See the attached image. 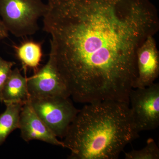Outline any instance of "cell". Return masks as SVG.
I'll return each mask as SVG.
<instances>
[{"mask_svg": "<svg viewBox=\"0 0 159 159\" xmlns=\"http://www.w3.org/2000/svg\"><path fill=\"white\" fill-rule=\"evenodd\" d=\"M43 30L70 97L129 102L137 51L159 30L149 0H48Z\"/></svg>", "mask_w": 159, "mask_h": 159, "instance_id": "cell-1", "label": "cell"}, {"mask_svg": "<svg viewBox=\"0 0 159 159\" xmlns=\"http://www.w3.org/2000/svg\"><path fill=\"white\" fill-rule=\"evenodd\" d=\"M139 133L129 102L104 100L80 110L62 142L71 151L69 159H116Z\"/></svg>", "mask_w": 159, "mask_h": 159, "instance_id": "cell-2", "label": "cell"}, {"mask_svg": "<svg viewBox=\"0 0 159 159\" xmlns=\"http://www.w3.org/2000/svg\"><path fill=\"white\" fill-rule=\"evenodd\" d=\"M48 8L41 0H0V17L9 31L24 37L37 32L38 20Z\"/></svg>", "mask_w": 159, "mask_h": 159, "instance_id": "cell-3", "label": "cell"}, {"mask_svg": "<svg viewBox=\"0 0 159 159\" xmlns=\"http://www.w3.org/2000/svg\"><path fill=\"white\" fill-rule=\"evenodd\" d=\"M32 108L57 138L63 139L80 110L70 97H54L29 98Z\"/></svg>", "mask_w": 159, "mask_h": 159, "instance_id": "cell-4", "label": "cell"}, {"mask_svg": "<svg viewBox=\"0 0 159 159\" xmlns=\"http://www.w3.org/2000/svg\"><path fill=\"white\" fill-rule=\"evenodd\" d=\"M131 115L138 132L154 130L159 125V84L133 89L129 95Z\"/></svg>", "mask_w": 159, "mask_h": 159, "instance_id": "cell-5", "label": "cell"}, {"mask_svg": "<svg viewBox=\"0 0 159 159\" xmlns=\"http://www.w3.org/2000/svg\"><path fill=\"white\" fill-rule=\"evenodd\" d=\"M27 85L29 98L70 97L51 50L48 61L33 76L27 78Z\"/></svg>", "mask_w": 159, "mask_h": 159, "instance_id": "cell-6", "label": "cell"}, {"mask_svg": "<svg viewBox=\"0 0 159 159\" xmlns=\"http://www.w3.org/2000/svg\"><path fill=\"white\" fill-rule=\"evenodd\" d=\"M138 75L133 89L144 88L154 83L159 75V52L154 36H149L137 51Z\"/></svg>", "mask_w": 159, "mask_h": 159, "instance_id": "cell-7", "label": "cell"}, {"mask_svg": "<svg viewBox=\"0 0 159 159\" xmlns=\"http://www.w3.org/2000/svg\"><path fill=\"white\" fill-rule=\"evenodd\" d=\"M21 136L26 142L39 140L53 145L64 147L60 141L34 112L29 99L23 106L20 114L19 127Z\"/></svg>", "mask_w": 159, "mask_h": 159, "instance_id": "cell-8", "label": "cell"}, {"mask_svg": "<svg viewBox=\"0 0 159 159\" xmlns=\"http://www.w3.org/2000/svg\"><path fill=\"white\" fill-rule=\"evenodd\" d=\"M29 99L27 78L16 68L11 70L2 91V102L24 104Z\"/></svg>", "mask_w": 159, "mask_h": 159, "instance_id": "cell-9", "label": "cell"}, {"mask_svg": "<svg viewBox=\"0 0 159 159\" xmlns=\"http://www.w3.org/2000/svg\"><path fill=\"white\" fill-rule=\"evenodd\" d=\"M13 48L16 56L25 70L31 69L34 72L39 70L43 57L42 43L29 40Z\"/></svg>", "mask_w": 159, "mask_h": 159, "instance_id": "cell-10", "label": "cell"}, {"mask_svg": "<svg viewBox=\"0 0 159 159\" xmlns=\"http://www.w3.org/2000/svg\"><path fill=\"white\" fill-rule=\"evenodd\" d=\"M23 105L20 103L6 104V110L0 115V145L11 132L19 129L20 114Z\"/></svg>", "mask_w": 159, "mask_h": 159, "instance_id": "cell-11", "label": "cell"}, {"mask_svg": "<svg viewBox=\"0 0 159 159\" xmlns=\"http://www.w3.org/2000/svg\"><path fill=\"white\" fill-rule=\"evenodd\" d=\"M125 159H159V148L154 140L149 138L144 148L125 152Z\"/></svg>", "mask_w": 159, "mask_h": 159, "instance_id": "cell-12", "label": "cell"}, {"mask_svg": "<svg viewBox=\"0 0 159 159\" xmlns=\"http://www.w3.org/2000/svg\"><path fill=\"white\" fill-rule=\"evenodd\" d=\"M15 64L14 62L7 61L0 57V101L1 102L3 87L12 70V66Z\"/></svg>", "mask_w": 159, "mask_h": 159, "instance_id": "cell-13", "label": "cell"}, {"mask_svg": "<svg viewBox=\"0 0 159 159\" xmlns=\"http://www.w3.org/2000/svg\"><path fill=\"white\" fill-rule=\"evenodd\" d=\"M9 31L0 17V41L9 36Z\"/></svg>", "mask_w": 159, "mask_h": 159, "instance_id": "cell-14", "label": "cell"}]
</instances>
